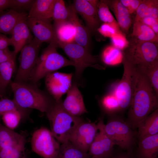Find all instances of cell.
Wrapping results in <instances>:
<instances>
[{
    "label": "cell",
    "mask_w": 158,
    "mask_h": 158,
    "mask_svg": "<svg viewBox=\"0 0 158 158\" xmlns=\"http://www.w3.org/2000/svg\"><path fill=\"white\" fill-rule=\"evenodd\" d=\"M102 59L104 63L110 66L118 64L122 62L123 54L122 51L113 46L106 47L102 54Z\"/></svg>",
    "instance_id": "f546056e"
},
{
    "label": "cell",
    "mask_w": 158,
    "mask_h": 158,
    "mask_svg": "<svg viewBox=\"0 0 158 158\" xmlns=\"http://www.w3.org/2000/svg\"><path fill=\"white\" fill-rule=\"evenodd\" d=\"M123 72L121 79L114 88L113 94L118 103L119 110L128 108L131 104L135 79L136 68L126 61L123 59Z\"/></svg>",
    "instance_id": "ba28073f"
},
{
    "label": "cell",
    "mask_w": 158,
    "mask_h": 158,
    "mask_svg": "<svg viewBox=\"0 0 158 158\" xmlns=\"http://www.w3.org/2000/svg\"><path fill=\"white\" fill-rule=\"evenodd\" d=\"M17 54L14 51H10L8 47L0 49V64L10 60H15Z\"/></svg>",
    "instance_id": "60d3db41"
},
{
    "label": "cell",
    "mask_w": 158,
    "mask_h": 158,
    "mask_svg": "<svg viewBox=\"0 0 158 158\" xmlns=\"http://www.w3.org/2000/svg\"><path fill=\"white\" fill-rule=\"evenodd\" d=\"M25 158H27V157H26Z\"/></svg>",
    "instance_id": "7dc6e473"
},
{
    "label": "cell",
    "mask_w": 158,
    "mask_h": 158,
    "mask_svg": "<svg viewBox=\"0 0 158 158\" xmlns=\"http://www.w3.org/2000/svg\"><path fill=\"white\" fill-rule=\"evenodd\" d=\"M135 13L134 21L147 17L158 18V0H142Z\"/></svg>",
    "instance_id": "4316f807"
},
{
    "label": "cell",
    "mask_w": 158,
    "mask_h": 158,
    "mask_svg": "<svg viewBox=\"0 0 158 158\" xmlns=\"http://www.w3.org/2000/svg\"><path fill=\"white\" fill-rule=\"evenodd\" d=\"M42 43L34 37L21 50L19 66L13 81L27 83L35 68L38 58V52Z\"/></svg>",
    "instance_id": "9c48e42d"
},
{
    "label": "cell",
    "mask_w": 158,
    "mask_h": 158,
    "mask_svg": "<svg viewBox=\"0 0 158 158\" xmlns=\"http://www.w3.org/2000/svg\"><path fill=\"white\" fill-rule=\"evenodd\" d=\"M69 12L68 21L73 25L75 33L74 41L89 51L91 47V33L80 22L72 5L67 7Z\"/></svg>",
    "instance_id": "d6986e66"
},
{
    "label": "cell",
    "mask_w": 158,
    "mask_h": 158,
    "mask_svg": "<svg viewBox=\"0 0 158 158\" xmlns=\"http://www.w3.org/2000/svg\"><path fill=\"white\" fill-rule=\"evenodd\" d=\"M98 130L96 122H87L83 120L74 130L68 141L80 150L87 153Z\"/></svg>",
    "instance_id": "8fae6325"
},
{
    "label": "cell",
    "mask_w": 158,
    "mask_h": 158,
    "mask_svg": "<svg viewBox=\"0 0 158 158\" xmlns=\"http://www.w3.org/2000/svg\"><path fill=\"white\" fill-rule=\"evenodd\" d=\"M56 0H36L28 16L44 20L52 19L54 6Z\"/></svg>",
    "instance_id": "7402d4cb"
},
{
    "label": "cell",
    "mask_w": 158,
    "mask_h": 158,
    "mask_svg": "<svg viewBox=\"0 0 158 158\" xmlns=\"http://www.w3.org/2000/svg\"><path fill=\"white\" fill-rule=\"evenodd\" d=\"M122 50L123 59L135 68L145 66L158 62V43L142 42L130 38Z\"/></svg>",
    "instance_id": "277c9868"
},
{
    "label": "cell",
    "mask_w": 158,
    "mask_h": 158,
    "mask_svg": "<svg viewBox=\"0 0 158 158\" xmlns=\"http://www.w3.org/2000/svg\"><path fill=\"white\" fill-rule=\"evenodd\" d=\"M97 12L98 18L100 22L110 24L121 31L117 22L104 0L99 1Z\"/></svg>",
    "instance_id": "4dcf8cb0"
},
{
    "label": "cell",
    "mask_w": 158,
    "mask_h": 158,
    "mask_svg": "<svg viewBox=\"0 0 158 158\" xmlns=\"http://www.w3.org/2000/svg\"><path fill=\"white\" fill-rule=\"evenodd\" d=\"M137 158H156L158 154V134L138 140L135 153Z\"/></svg>",
    "instance_id": "44dd1931"
},
{
    "label": "cell",
    "mask_w": 158,
    "mask_h": 158,
    "mask_svg": "<svg viewBox=\"0 0 158 158\" xmlns=\"http://www.w3.org/2000/svg\"><path fill=\"white\" fill-rule=\"evenodd\" d=\"M67 93L66 99L62 102L63 108L66 111L77 116L87 112L82 96L75 82L72 83Z\"/></svg>",
    "instance_id": "e0dca14e"
},
{
    "label": "cell",
    "mask_w": 158,
    "mask_h": 158,
    "mask_svg": "<svg viewBox=\"0 0 158 158\" xmlns=\"http://www.w3.org/2000/svg\"><path fill=\"white\" fill-rule=\"evenodd\" d=\"M136 68L134 91L126 121L135 130L139 124L158 107V96L143 72Z\"/></svg>",
    "instance_id": "6da1fadb"
},
{
    "label": "cell",
    "mask_w": 158,
    "mask_h": 158,
    "mask_svg": "<svg viewBox=\"0 0 158 158\" xmlns=\"http://www.w3.org/2000/svg\"><path fill=\"white\" fill-rule=\"evenodd\" d=\"M27 14L11 9L0 15V33L11 35L14 26Z\"/></svg>",
    "instance_id": "d4e9b609"
},
{
    "label": "cell",
    "mask_w": 158,
    "mask_h": 158,
    "mask_svg": "<svg viewBox=\"0 0 158 158\" xmlns=\"http://www.w3.org/2000/svg\"><path fill=\"white\" fill-rule=\"evenodd\" d=\"M158 158V157H157V158Z\"/></svg>",
    "instance_id": "c3c4849f"
},
{
    "label": "cell",
    "mask_w": 158,
    "mask_h": 158,
    "mask_svg": "<svg viewBox=\"0 0 158 158\" xmlns=\"http://www.w3.org/2000/svg\"><path fill=\"white\" fill-rule=\"evenodd\" d=\"M1 123H0V126H1Z\"/></svg>",
    "instance_id": "bcb514c9"
},
{
    "label": "cell",
    "mask_w": 158,
    "mask_h": 158,
    "mask_svg": "<svg viewBox=\"0 0 158 158\" xmlns=\"http://www.w3.org/2000/svg\"><path fill=\"white\" fill-rule=\"evenodd\" d=\"M15 60H12L0 64V97L4 98L6 88L11 81L13 74L15 71Z\"/></svg>",
    "instance_id": "484cf974"
},
{
    "label": "cell",
    "mask_w": 158,
    "mask_h": 158,
    "mask_svg": "<svg viewBox=\"0 0 158 158\" xmlns=\"http://www.w3.org/2000/svg\"><path fill=\"white\" fill-rule=\"evenodd\" d=\"M27 16L22 18L17 23L13 29L12 36L10 38L12 46L14 48V51L17 54L34 38L27 23Z\"/></svg>",
    "instance_id": "ac0fdd59"
},
{
    "label": "cell",
    "mask_w": 158,
    "mask_h": 158,
    "mask_svg": "<svg viewBox=\"0 0 158 158\" xmlns=\"http://www.w3.org/2000/svg\"><path fill=\"white\" fill-rule=\"evenodd\" d=\"M12 45L10 38L0 33V49H4Z\"/></svg>",
    "instance_id": "ee69618b"
},
{
    "label": "cell",
    "mask_w": 158,
    "mask_h": 158,
    "mask_svg": "<svg viewBox=\"0 0 158 158\" xmlns=\"http://www.w3.org/2000/svg\"><path fill=\"white\" fill-rule=\"evenodd\" d=\"M112 45L123 50L127 45L128 41L122 32H119L111 38Z\"/></svg>",
    "instance_id": "74e56055"
},
{
    "label": "cell",
    "mask_w": 158,
    "mask_h": 158,
    "mask_svg": "<svg viewBox=\"0 0 158 158\" xmlns=\"http://www.w3.org/2000/svg\"><path fill=\"white\" fill-rule=\"evenodd\" d=\"M131 38L142 42L158 43V35L150 27L139 21H134Z\"/></svg>",
    "instance_id": "cb8c5ba5"
},
{
    "label": "cell",
    "mask_w": 158,
    "mask_h": 158,
    "mask_svg": "<svg viewBox=\"0 0 158 158\" xmlns=\"http://www.w3.org/2000/svg\"><path fill=\"white\" fill-rule=\"evenodd\" d=\"M97 31L103 36L110 38L117 33L121 32L113 26L106 23H103L98 28Z\"/></svg>",
    "instance_id": "f35d334b"
},
{
    "label": "cell",
    "mask_w": 158,
    "mask_h": 158,
    "mask_svg": "<svg viewBox=\"0 0 158 158\" xmlns=\"http://www.w3.org/2000/svg\"><path fill=\"white\" fill-rule=\"evenodd\" d=\"M35 0H11L10 8L16 11L17 10L30 11Z\"/></svg>",
    "instance_id": "8d00e7d4"
},
{
    "label": "cell",
    "mask_w": 158,
    "mask_h": 158,
    "mask_svg": "<svg viewBox=\"0 0 158 158\" xmlns=\"http://www.w3.org/2000/svg\"><path fill=\"white\" fill-rule=\"evenodd\" d=\"M138 21L148 26L158 35V18L147 17L142 18Z\"/></svg>",
    "instance_id": "b9f144b4"
},
{
    "label": "cell",
    "mask_w": 158,
    "mask_h": 158,
    "mask_svg": "<svg viewBox=\"0 0 158 158\" xmlns=\"http://www.w3.org/2000/svg\"><path fill=\"white\" fill-rule=\"evenodd\" d=\"M56 48L49 45L38 57L30 77L29 81L32 83L36 84L42 78L61 68L69 66H74L71 60L57 52Z\"/></svg>",
    "instance_id": "8992f818"
},
{
    "label": "cell",
    "mask_w": 158,
    "mask_h": 158,
    "mask_svg": "<svg viewBox=\"0 0 158 158\" xmlns=\"http://www.w3.org/2000/svg\"><path fill=\"white\" fill-rule=\"evenodd\" d=\"M52 25L58 40L65 42L74 41L75 29L73 25L69 21L53 23Z\"/></svg>",
    "instance_id": "83f0119b"
},
{
    "label": "cell",
    "mask_w": 158,
    "mask_h": 158,
    "mask_svg": "<svg viewBox=\"0 0 158 158\" xmlns=\"http://www.w3.org/2000/svg\"><path fill=\"white\" fill-rule=\"evenodd\" d=\"M108 158H137L134 152H129L119 148L114 149Z\"/></svg>",
    "instance_id": "7bdbcfd3"
},
{
    "label": "cell",
    "mask_w": 158,
    "mask_h": 158,
    "mask_svg": "<svg viewBox=\"0 0 158 158\" xmlns=\"http://www.w3.org/2000/svg\"><path fill=\"white\" fill-rule=\"evenodd\" d=\"M103 119L100 118L97 123L98 131L87 153L91 158H108L114 150V144L103 127Z\"/></svg>",
    "instance_id": "7c38bea8"
},
{
    "label": "cell",
    "mask_w": 158,
    "mask_h": 158,
    "mask_svg": "<svg viewBox=\"0 0 158 158\" xmlns=\"http://www.w3.org/2000/svg\"><path fill=\"white\" fill-rule=\"evenodd\" d=\"M100 104L103 109L107 114H111L119 110L118 100L113 93L104 96L101 100Z\"/></svg>",
    "instance_id": "836d02e7"
},
{
    "label": "cell",
    "mask_w": 158,
    "mask_h": 158,
    "mask_svg": "<svg viewBox=\"0 0 158 158\" xmlns=\"http://www.w3.org/2000/svg\"><path fill=\"white\" fill-rule=\"evenodd\" d=\"M142 0H121L120 2L131 15L135 13Z\"/></svg>",
    "instance_id": "ab89813d"
},
{
    "label": "cell",
    "mask_w": 158,
    "mask_h": 158,
    "mask_svg": "<svg viewBox=\"0 0 158 158\" xmlns=\"http://www.w3.org/2000/svg\"><path fill=\"white\" fill-rule=\"evenodd\" d=\"M99 2L94 0H75L72 4L75 12L84 20L86 27L91 34L97 31L101 22L97 12Z\"/></svg>",
    "instance_id": "4fadbf2b"
},
{
    "label": "cell",
    "mask_w": 158,
    "mask_h": 158,
    "mask_svg": "<svg viewBox=\"0 0 158 158\" xmlns=\"http://www.w3.org/2000/svg\"><path fill=\"white\" fill-rule=\"evenodd\" d=\"M138 140L158 134V109L143 120L137 128Z\"/></svg>",
    "instance_id": "603a6c76"
},
{
    "label": "cell",
    "mask_w": 158,
    "mask_h": 158,
    "mask_svg": "<svg viewBox=\"0 0 158 158\" xmlns=\"http://www.w3.org/2000/svg\"><path fill=\"white\" fill-rule=\"evenodd\" d=\"M27 22L34 37L41 43L49 44L53 42H56L57 38L51 20H42L27 16Z\"/></svg>",
    "instance_id": "2e32d148"
},
{
    "label": "cell",
    "mask_w": 158,
    "mask_h": 158,
    "mask_svg": "<svg viewBox=\"0 0 158 158\" xmlns=\"http://www.w3.org/2000/svg\"><path fill=\"white\" fill-rule=\"evenodd\" d=\"M60 145L51 131L44 127L35 131L31 138L32 150L43 158H56Z\"/></svg>",
    "instance_id": "30bf717a"
},
{
    "label": "cell",
    "mask_w": 158,
    "mask_h": 158,
    "mask_svg": "<svg viewBox=\"0 0 158 158\" xmlns=\"http://www.w3.org/2000/svg\"><path fill=\"white\" fill-rule=\"evenodd\" d=\"M72 73L53 72L45 77L46 87L49 93L56 101L61 99L72 84Z\"/></svg>",
    "instance_id": "5bb4252c"
},
{
    "label": "cell",
    "mask_w": 158,
    "mask_h": 158,
    "mask_svg": "<svg viewBox=\"0 0 158 158\" xmlns=\"http://www.w3.org/2000/svg\"><path fill=\"white\" fill-rule=\"evenodd\" d=\"M62 102L61 99L55 100L46 113L52 134L61 144L68 141L74 130L84 120L80 116H73L66 111L63 108Z\"/></svg>",
    "instance_id": "3957f363"
},
{
    "label": "cell",
    "mask_w": 158,
    "mask_h": 158,
    "mask_svg": "<svg viewBox=\"0 0 158 158\" xmlns=\"http://www.w3.org/2000/svg\"><path fill=\"white\" fill-rule=\"evenodd\" d=\"M138 68L141 70L145 75L155 92L158 96V62Z\"/></svg>",
    "instance_id": "d6a6232c"
},
{
    "label": "cell",
    "mask_w": 158,
    "mask_h": 158,
    "mask_svg": "<svg viewBox=\"0 0 158 158\" xmlns=\"http://www.w3.org/2000/svg\"><path fill=\"white\" fill-rule=\"evenodd\" d=\"M19 107L14 100L6 98L0 99V116L10 112L18 111L23 114L24 109Z\"/></svg>",
    "instance_id": "d590c367"
},
{
    "label": "cell",
    "mask_w": 158,
    "mask_h": 158,
    "mask_svg": "<svg viewBox=\"0 0 158 158\" xmlns=\"http://www.w3.org/2000/svg\"><path fill=\"white\" fill-rule=\"evenodd\" d=\"M58 47L61 48L74 64L75 68V77H80L84 70L90 67L99 70L105 68L98 63L97 58L92 56L89 51L74 41L65 42H56Z\"/></svg>",
    "instance_id": "52a82bcc"
},
{
    "label": "cell",
    "mask_w": 158,
    "mask_h": 158,
    "mask_svg": "<svg viewBox=\"0 0 158 158\" xmlns=\"http://www.w3.org/2000/svg\"><path fill=\"white\" fill-rule=\"evenodd\" d=\"M11 0H0V11L10 8Z\"/></svg>",
    "instance_id": "f6af8a7d"
},
{
    "label": "cell",
    "mask_w": 158,
    "mask_h": 158,
    "mask_svg": "<svg viewBox=\"0 0 158 158\" xmlns=\"http://www.w3.org/2000/svg\"><path fill=\"white\" fill-rule=\"evenodd\" d=\"M69 12L63 0H56L54 3L52 19L53 23L68 21Z\"/></svg>",
    "instance_id": "1f68e13d"
},
{
    "label": "cell",
    "mask_w": 158,
    "mask_h": 158,
    "mask_svg": "<svg viewBox=\"0 0 158 158\" xmlns=\"http://www.w3.org/2000/svg\"><path fill=\"white\" fill-rule=\"evenodd\" d=\"M104 0L114 14L122 33L127 34L132 23L131 15L120 0Z\"/></svg>",
    "instance_id": "ffe728a7"
},
{
    "label": "cell",
    "mask_w": 158,
    "mask_h": 158,
    "mask_svg": "<svg viewBox=\"0 0 158 158\" xmlns=\"http://www.w3.org/2000/svg\"><path fill=\"white\" fill-rule=\"evenodd\" d=\"M13 99L21 108H31L46 113L55 101L36 84L11 81Z\"/></svg>",
    "instance_id": "7a4b0ae2"
},
{
    "label": "cell",
    "mask_w": 158,
    "mask_h": 158,
    "mask_svg": "<svg viewBox=\"0 0 158 158\" xmlns=\"http://www.w3.org/2000/svg\"><path fill=\"white\" fill-rule=\"evenodd\" d=\"M23 115L19 111H13L4 114L2 119L7 127L13 130L18 126Z\"/></svg>",
    "instance_id": "e575fe53"
},
{
    "label": "cell",
    "mask_w": 158,
    "mask_h": 158,
    "mask_svg": "<svg viewBox=\"0 0 158 158\" xmlns=\"http://www.w3.org/2000/svg\"><path fill=\"white\" fill-rule=\"evenodd\" d=\"M25 135H11L0 141V158H25Z\"/></svg>",
    "instance_id": "9a60e30c"
},
{
    "label": "cell",
    "mask_w": 158,
    "mask_h": 158,
    "mask_svg": "<svg viewBox=\"0 0 158 158\" xmlns=\"http://www.w3.org/2000/svg\"><path fill=\"white\" fill-rule=\"evenodd\" d=\"M103 127L115 145L129 152L133 153L137 139V131L132 128L122 118L111 117Z\"/></svg>",
    "instance_id": "5b68a950"
},
{
    "label": "cell",
    "mask_w": 158,
    "mask_h": 158,
    "mask_svg": "<svg viewBox=\"0 0 158 158\" xmlns=\"http://www.w3.org/2000/svg\"><path fill=\"white\" fill-rule=\"evenodd\" d=\"M56 158H91L88 153L85 152L73 145L70 141L60 145Z\"/></svg>",
    "instance_id": "f1b7e54d"
}]
</instances>
